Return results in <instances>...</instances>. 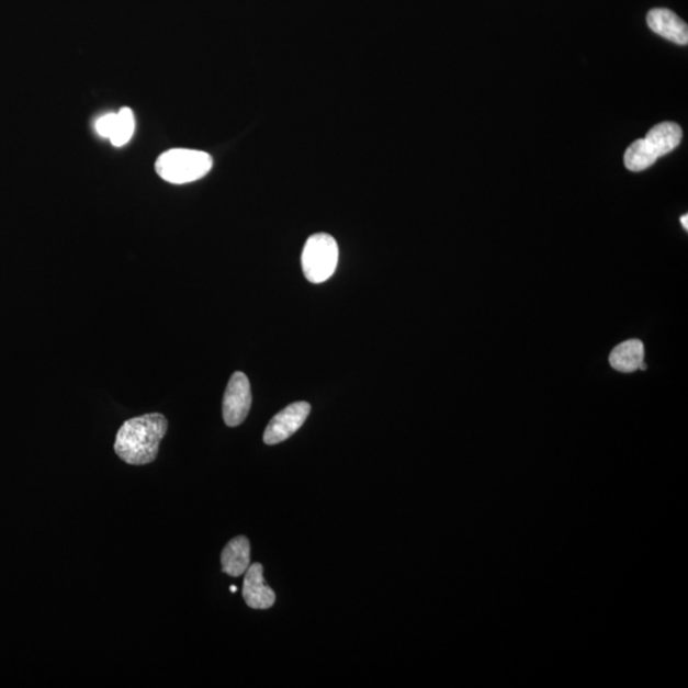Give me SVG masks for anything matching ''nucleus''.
Wrapping results in <instances>:
<instances>
[{
    "mask_svg": "<svg viewBox=\"0 0 688 688\" xmlns=\"http://www.w3.org/2000/svg\"><path fill=\"white\" fill-rule=\"evenodd\" d=\"M229 590H232L233 593H236L237 588L235 587V585H233V587L229 588Z\"/></svg>",
    "mask_w": 688,
    "mask_h": 688,
    "instance_id": "4468645a",
    "label": "nucleus"
},
{
    "mask_svg": "<svg viewBox=\"0 0 688 688\" xmlns=\"http://www.w3.org/2000/svg\"><path fill=\"white\" fill-rule=\"evenodd\" d=\"M251 387L247 375L237 371L226 387L223 414L225 424L228 427L240 426L250 413Z\"/></svg>",
    "mask_w": 688,
    "mask_h": 688,
    "instance_id": "39448f33",
    "label": "nucleus"
},
{
    "mask_svg": "<svg viewBox=\"0 0 688 688\" xmlns=\"http://www.w3.org/2000/svg\"><path fill=\"white\" fill-rule=\"evenodd\" d=\"M684 133L681 126L674 122L655 125L647 136L638 139L624 154V166L634 172L650 169L659 157L674 151L681 144Z\"/></svg>",
    "mask_w": 688,
    "mask_h": 688,
    "instance_id": "f03ea898",
    "label": "nucleus"
},
{
    "mask_svg": "<svg viewBox=\"0 0 688 688\" xmlns=\"http://www.w3.org/2000/svg\"><path fill=\"white\" fill-rule=\"evenodd\" d=\"M223 572L229 576H241L250 566V542L247 537L234 538L226 544L221 555Z\"/></svg>",
    "mask_w": 688,
    "mask_h": 688,
    "instance_id": "1a4fd4ad",
    "label": "nucleus"
},
{
    "mask_svg": "<svg viewBox=\"0 0 688 688\" xmlns=\"http://www.w3.org/2000/svg\"><path fill=\"white\" fill-rule=\"evenodd\" d=\"M115 122L116 114H106L99 119L97 125H94V128H97L100 137L109 139L114 131Z\"/></svg>",
    "mask_w": 688,
    "mask_h": 688,
    "instance_id": "f8f14e48",
    "label": "nucleus"
},
{
    "mask_svg": "<svg viewBox=\"0 0 688 688\" xmlns=\"http://www.w3.org/2000/svg\"><path fill=\"white\" fill-rule=\"evenodd\" d=\"M264 568L260 564L249 566L245 574L243 597L252 610H268L275 604V595L264 580Z\"/></svg>",
    "mask_w": 688,
    "mask_h": 688,
    "instance_id": "0eeeda50",
    "label": "nucleus"
},
{
    "mask_svg": "<svg viewBox=\"0 0 688 688\" xmlns=\"http://www.w3.org/2000/svg\"><path fill=\"white\" fill-rule=\"evenodd\" d=\"M211 155L196 149L173 148L157 158V176L170 184L193 183L207 176L212 170Z\"/></svg>",
    "mask_w": 688,
    "mask_h": 688,
    "instance_id": "7ed1b4c3",
    "label": "nucleus"
},
{
    "mask_svg": "<svg viewBox=\"0 0 688 688\" xmlns=\"http://www.w3.org/2000/svg\"><path fill=\"white\" fill-rule=\"evenodd\" d=\"M338 244L334 236L315 234L305 244L302 266L307 281L323 283L335 274L338 264Z\"/></svg>",
    "mask_w": 688,
    "mask_h": 688,
    "instance_id": "20e7f679",
    "label": "nucleus"
},
{
    "mask_svg": "<svg viewBox=\"0 0 688 688\" xmlns=\"http://www.w3.org/2000/svg\"><path fill=\"white\" fill-rule=\"evenodd\" d=\"M312 407L307 402L292 403L289 407L277 414L271 422H269L264 432V442L267 445L280 444L286 441L302 427Z\"/></svg>",
    "mask_w": 688,
    "mask_h": 688,
    "instance_id": "423d86ee",
    "label": "nucleus"
},
{
    "mask_svg": "<svg viewBox=\"0 0 688 688\" xmlns=\"http://www.w3.org/2000/svg\"><path fill=\"white\" fill-rule=\"evenodd\" d=\"M644 345L639 339H630L614 348L610 354L611 366L620 373H635L644 362Z\"/></svg>",
    "mask_w": 688,
    "mask_h": 688,
    "instance_id": "9d476101",
    "label": "nucleus"
},
{
    "mask_svg": "<svg viewBox=\"0 0 688 688\" xmlns=\"http://www.w3.org/2000/svg\"><path fill=\"white\" fill-rule=\"evenodd\" d=\"M646 22L653 33L669 40V42L678 45L688 44L687 23L679 19L674 11L667 10V8H654L647 13Z\"/></svg>",
    "mask_w": 688,
    "mask_h": 688,
    "instance_id": "6e6552de",
    "label": "nucleus"
},
{
    "mask_svg": "<svg viewBox=\"0 0 688 688\" xmlns=\"http://www.w3.org/2000/svg\"><path fill=\"white\" fill-rule=\"evenodd\" d=\"M134 131H136V119L129 108H123L121 112L116 114V122L110 142L114 147H123L129 144L133 138Z\"/></svg>",
    "mask_w": 688,
    "mask_h": 688,
    "instance_id": "9b49d317",
    "label": "nucleus"
},
{
    "mask_svg": "<svg viewBox=\"0 0 688 688\" xmlns=\"http://www.w3.org/2000/svg\"><path fill=\"white\" fill-rule=\"evenodd\" d=\"M681 224H683V226L685 227V229L687 232V229H688V216L687 215L681 217Z\"/></svg>",
    "mask_w": 688,
    "mask_h": 688,
    "instance_id": "ddd939ff",
    "label": "nucleus"
},
{
    "mask_svg": "<svg viewBox=\"0 0 688 688\" xmlns=\"http://www.w3.org/2000/svg\"><path fill=\"white\" fill-rule=\"evenodd\" d=\"M168 429V420L161 414L132 418L116 433L115 453L132 465L153 463Z\"/></svg>",
    "mask_w": 688,
    "mask_h": 688,
    "instance_id": "f257e3e1",
    "label": "nucleus"
}]
</instances>
